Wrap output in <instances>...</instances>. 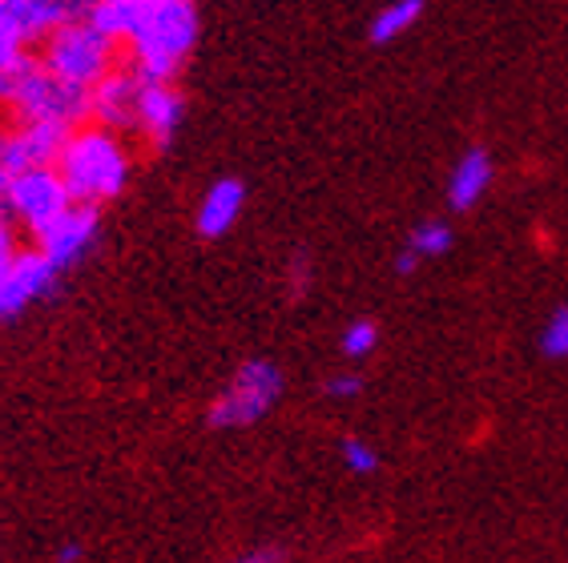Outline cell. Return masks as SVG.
<instances>
[{
    "instance_id": "603a6c76",
    "label": "cell",
    "mask_w": 568,
    "mask_h": 563,
    "mask_svg": "<svg viewBox=\"0 0 568 563\" xmlns=\"http://www.w3.org/2000/svg\"><path fill=\"white\" fill-rule=\"evenodd\" d=\"M416 270H419L416 254H412V249H399V254H395V274H399V278H407V274H416Z\"/></svg>"
},
{
    "instance_id": "2e32d148",
    "label": "cell",
    "mask_w": 568,
    "mask_h": 563,
    "mask_svg": "<svg viewBox=\"0 0 568 563\" xmlns=\"http://www.w3.org/2000/svg\"><path fill=\"white\" fill-rule=\"evenodd\" d=\"M452 242H456V234H452L448 222H439V217H427V222H419V226L407 234L404 249H412L419 262H427V258H444V254L452 249Z\"/></svg>"
},
{
    "instance_id": "6da1fadb",
    "label": "cell",
    "mask_w": 568,
    "mask_h": 563,
    "mask_svg": "<svg viewBox=\"0 0 568 563\" xmlns=\"http://www.w3.org/2000/svg\"><path fill=\"white\" fill-rule=\"evenodd\" d=\"M197 9L186 0H142V17L130 33V73L142 85H174L197 44Z\"/></svg>"
},
{
    "instance_id": "52a82bcc",
    "label": "cell",
    "mask_w": 568,
    "mask_h": 563,
    "mask_svg": "<svg viewBox=\"0 0 568 563\" xmlns=\"http://www.w3.org/2000/svg\"><path fill=\"white\" fill-rule=\"evenodd\" d=\"M61 290V274L49 266L41 249H21L17 262L9 266V274L0 278V323L21 318L33 303H44Z\"/></svg>"
},
{
    "instance_id": "8fae6325",
    "label": "cell",
    "mask_w": 568,
    "mask_h": 563,
    "mask_svg": "<svg viewBox=\"0 0 568 563\" xmlns=\"http://www.w3.org/2000/svg\"><path fill=\"white\" fill-rule=\"evenodd\" d=\"M73 17H81V9L57 4V0H0V21L21 37L24 49L44 44L61 24L73 21Z\"/></svg>"
},
{
    "instance_id": "8992f818",
    "label": "cell",
    "mask_w": 568,
    "mask_h": 563,
    "mask_svg": "<svg viewBox=\"0 0 568 563\" xmlns=\"http://www.w3.org/2000/svg\"><path fill=\"white\" fill-rule=\"evenodd\" d=\"M69 133V125H12L9 133H0V194L12 177L53 170Z\"/></svg>"
},
{
    "instance_id": "ba28073f",
    "label": "cell",
    "mask_w": 568,
    "mask_h": 563,
    "mask_svg": "<svg viewBox=\"0 0 568 563\" xmlns=\"http://www.w3.org/2000/svg\"><path fill=\"white\" fill-rule=\"evenodd\" d=\"M98 234H101V209L73 206L57 226H49L41 238H37V249L49 258V266H53L57 274H65L85 258L89 249L98 246Z\"/></svg>"
},
{
    "instance_id": "3957f363",
    "label": "cell",
    "mask_w": 568,
    "mask_h": 563,
    "mask_svg": "<svg viewBox=\"0 0 568 563\" xmlns=\"http://www.w3.org/2000/svg\"><path fill=\"white\" fill-rule=\"evenodd\" d=\"M37 57H41L44 73H53L57 81H65L69 89H81V93H93L118 69V44H110L85 21V9L81 17L61 24Z\"/></svg>"
},
{
    "instance_id": "9a60e30c",
    "label": "cell",
    "mask_w": 568,
    "mask_h": 563,
    "mask_svg": "<svg viewBox=\"0 0 568 563\" xmlns=\"http://www.w3.org/2000/svg\"><path fill=\"white\" fill-rule=\"evenodd\" d=\"M419 17H424V0H399V4H387L383 12H375L367 37H372V44H392L404 33H412Z\"/></svg>"
},
{
    "instance_id": "4fadbf2b",
    "label": "cell",
    "mask_w": 568,
    "mask_h": 563,
    "mask_svg": "<svg viewBox=\"0 0 568 563\" xmlns=\"http://www.w3.org/2000/svg\"><path fill=\"white\" fill-rule=\"evenodd\" d=\"M493 153L480 150V145H471L456 165H452L448 174V206L456 214H468L471 206H480V197L488 194V185H493Z\"/></svg>"
},
{
    "instance_id": "30bf717a",
    "label": "cell",
    "mask_w": 568,
    "mask_h": 563,
    "mask_svg": "<svg viewBox=\"0 0 568 563\" xmlns=\"http://www.w3.org/2000/svg\"><path fill=\"white\" fill-rule=\"evenodd\" d=\"M186 121V101L174 85H142L138 98V133L150 141V150H170Z\"/></svg>"
},
{
    "instance_id": "7402d4cb",
    "label": "cell",
    "mask_w": 568,
    "mask_h": 563,
    "mask_svg": "<svg viewBox=\"0 0 568 563\" xmlns=\"http://www.w3.org/2000/svg\"><path fill=\"white\" fill-rule=\"evenodd\" d=\"M230 563H286L283 552L278 547H258V552H246L239 555V560H230Z\"/></svg>"
},
{
    "instance_id": "ffe728a7",
    "label": "cell",
    "mask_w": 568,
    "mask_h": 563,
    "mask_svg": "<svg viewBox=\"0 0 568 563\" xmlns=\"http://www.w3.org/2000/svg\"><path fill=\"white\" fill-rule=\"evenodd\" d=\"M21 229H17V222L9 217V209L0 206V278L9 274V266L17 262V254H21Z\"/></svg>"
},
{
    "instance_id": "277c9868",
    "label": "cell",
    "mask_w": 568,
    "mask_h": 563,
    "mask_svg": "<svg viewBox=\"0 0 568 563\" xmlns=\"http://www.w3.org/2000/svg\"><path fill=\"white\" fill-rule=\"evenodd\" d=\"M286 390V375L274 367L271 358H246L226 387L214 395L206 411V422L214 431H239V427H254L258 419L278 407Z\"/></svg>"
},
{
    "instance_id": "d6986e66",
    "label": "cell",
    "mask_w": 568,
    "mask_h": 563,
    "mask_svg": "<svg viewBox=\"0 0 568 563\" xmlns=\"http://www.w3.org/2000/svg\"><path fill=\"white\" fill-rule=\"evenodd\" d=\"M540 350L548 358H568V306H557L540 330Z\"/></svg>"
},
{
    "instance_id": "cb8c5ba5",
    "label": "cell",
    "mask_w": 568,
    "mask_h": 563,
    "mask_svg": "<svg viewBox=\"0 0 568 563\" xmlns=\"http://www.w3.org/2000/svg\"><path fill=\"white\" fill-rule=\"evenodd\" d=\"M77 560H81V543H77V540L61 543V547H57V555H53V563H77Z\"/></svg>"
},
{
    "instance_id": "9c48e42d",
    "label": "cell",
    "mask_w": 568,
    "mask_h": 563,
    "mask_svg": "<svg viewBox=\"0 0 568 563\" xmlns=\"http://www.w3.org/2000/svg\"><path fill=\"white\" fill-rule=\"evenodd\" d=\"M138 98H142V81L130 69H113L93 93H89V121L105 133L138 130Z\"/></svg>"
},
{
    "instance_id": "44dd1931",
    "label": "cell",
    "mask_w": 568,
    "mask_h": 563,
    "mask_svg": "<svg viewBox=\"0 0 568 563\" xmlns=\"http://www.w3.org/2000/svg\"><path fill=\"white\" fill-rule=\"evenodd\" d=\"M363 390V379L359 375H355V370H339V375H331L327 382H323V395H327V399H355V395H359Z\"/></svg>"
},
{
    "instance_id": "5bb4252c",
    "label": "cell",
    "mask_w": 568,
    "mask_h": 563,
    "mask_svg": "<svg viewBox=\"0 0 568 563\" xmlns=\"http://www.w3.org/2000/svg\"><path fill=\"white\" fill-rule=\"evenodd\" d=\"M138 17H142V0H101V4H89L85 9V21L110 44L130 41Z\"/></svg>"
},
{
    "instance_id": "7c38bea8",
    "label": "cell",
    "mask_w": 568,
    "mask_h": 563,
    "mask_svg": "<svg viewBox=\"0 0 568 563\" xmlns=\"http://www.w3.org/2000/svg\"><path fill=\"white\" fill-rule=\"evenodd\" d=\"M242 206H246V185L239 177H219V182L210 185L202 202L194 209V229L202 238H226L230 229L239 226Z\"/></svg>"
},
{
    "instance_id": "ac0fdd59",
    "label": "cell",
    "mask_w": 568,
    "mask_h": 563,
    "mask_svg": "<svg viewBox=\"0 0 568 563\" xmlns=\"http://www.w3.org/2000/svg\"><path fill=\"white\" fill-rule=\"evenodd\" d=\"M339 455L351 475H375V471H379V451H375L367 439H359V434H347V439H343Z\"/></svg>"
},
{
    "instance_id": "e0dca14e",
    "label": "cell",
    "mask_w": 568,
    "mask_h": 563,
    "mask_svg": "<svg viewBox=\"0 0 568 563\" xmlns=\"http://www.w3.org/2000/svg\"><path fill=\"white\" fill-rule=\"evenodd\" d=\"M375 347H379V326H375L372 318H355V323H351L347 330H343V338H339V350L351 358V362L367 358Z\"/></svg>"
},
{
    "instance_id": "5b68a950",
    "label": "cell",
    "mask_w": 568,
    "mask_h": 563,
    "mask_svg": "<svg viewBox=\"0 0 568 563\" xmlns=\"http://www.w3.org/2000/svg\"><path fill=\"white\" fill-rule=\"evenodd\" d=\"M0 206L9 209L17 229H24L29 238H41L44 229L57 226V222L73 209V197H69V190L61 185L57 170H33V174L12 177V182L4 185Z\"/></svg>"
},
{
    "instance_id": "7a4b0ae2",
    "label": "cell",
    "mask_w": 568,
    "mask_h": 563,
    "mask_svg": "<svg viewBox=\"0 0 568 563\" xmlns=\"http://www.w3.org/2000/svg\"><path fill=\"white\" fill-rule=\"evenodd\" d=\"M53 170L69 190V197H73V206L101 209L130 182V150H125V141L118 133L81 125V130L69 133Z\"/></svg>"
}]
</instances>
